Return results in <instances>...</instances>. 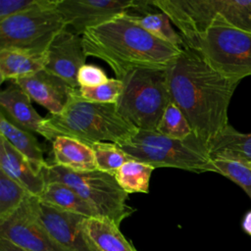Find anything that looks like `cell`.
<instances>
[{"label": "cell", "mask_w": 251, "mask_h": 251, "mask_svg": "<svg viewBox=\"0 0 251 251\" xmlns=\"http://www.w3.org/2000/svg\"><path fill=\"white\" fill-rule=\"evenodd\" d=\"M0 107V113L14 125L25 130L36 132L51 142L54 140L46 118H42L35 111L30 97L18 84L9 82L7 87L1 91Z\"/></svg>", "instance_id": "obj_14"}, {"label": "cell", "mask_w": 251, "mask_h": 251, "mask_svg": "<svg viewBox=\"0 0 251 251\" xmlns=\"http://www.w3.org/2000/svg\"><path fill=\"white\" fill-rule=\"evenodd\" d=\"M10 82L22 87L31 100L47 109L50 115L61 114L73 93L77 89L45 70Z\"/></svg>", "instance_id": "obj_15"}, {"label": "cell", "mask_w": 251, "mask_h": 251, "mask_svg": "<svg viewBox=\"0 0 251 251\" xmlns=\"http://www.w3.org/2000/svg\"><path fill=\"white\" fill-rule=\"evenodd\" d=\"M0 251H28V250L21 248L15 245L14 243H12L11 241L0 237Z\"/></svg>", "instance_id": "obj_32"}, {"label": "cell", "mask_w": 251, "mask_h": 251, "mask_svg": "<svg viewBox=\"0 0 251 251\" xmlns=\"http://www.w3.org/2000/svg\"><path fill=\"white\" fill-rule=\"evenodd\" d=\"M39 0H0V21L27 11Z\"/></svg>", "instance_id": "obj_31"}, {"label": "cell", "mask_w": 251, "mask_h": 251, "mask_svg": "<svg viewBox=\"0 0 251 251\" xmlns=\"http://www.w3.org/2000/svg\"><path fill=\"white\" fill-rule=\"evenodd\" d=\"M242 228L248 235L251 236V210L247 212L243 218Z\"/></svg>", "instance_id": "obj_33"}, {"label": "cell", "mask_w": 251, "mask_h": 251, "mask_svg": "<svg viewBox=\"0 0 251 251\" xmlns=\"http://www.w3.org/2000/svg\"><path fill=\"white\" fill-rule=\"evenodd\" d=\"M116 103L120 115L139 130H156L172 102L167 69H137L126 74Z\"/></svg>", "instance_id": "obj_4"}, {"label": "cell", "mask_w": 251, "mask_h": 251, "mask_svg": "<svg viewBox=\"0 0 251 251\" xmlns=\"http://www.w3.org/2000/svg\"><path fill=\"white\" fill-rule=\"evenodd\" d=\"M90 147L94 152L97 170L113 176L125 163L133 160L115 143L96 142Z\"/></svg>", "instance_id": "obj_28"}, {"label": "cell", "mask_w": 251, "mask_h": 251, "mask_svg": "<svg viewBox=\"0 0 251 251\" xmlns=\"http://www.w3.org/2000/svg\"><path fill=\"white\" fill-rule=\"evenodd\" d=\"M126 14L84 31L86 56L106 62L120 80L137 69H167L182 49L153 36Z\"/></svg>", "instance_id": "obj_2"}, {"label": "cell", "mask_w": 251, "mask_h": 251, "mask_svg": "<svg viewBox=\"0 0 251 251\" xmlns=\"http://www.w3.org/2000/svg\"><path fill=\"white\" fill-rule=\"evenodd\" d=\"M133 160L154 168L170 167L194 173L213 172L208 148L194 134L184 140L162 135L156 130H139L118 145Z\"/></svg>", "instance_id": "obj_5"}, {"label": "cell", "mask_w": 251, "mask_h": 251, "mask_svg": "<svg viewBox=\"0 0 251 251\" xmlns=\"http://www.w3.org/2000/svg\"><path fill=\"white\" fill-rule=\"evenodd\" d=\"M38 199L52 207L78 214L86 218L99 217L93 208L85 202L73 188L59 181L47 182Z\"/></svg>", "instance_id": "obj_22"}, {"label": "cell", "mask_w": 251, "mask_h": 251, "mask_svg": "<svg viewBox=\"0 0 251 251\" xmlns=\"http://www.w3.org/2000/svg\"><path fill=\"white\" fill-rule=\"evenodd\" d=\"M42 173L46 183L59 181L73 188L99 217L112 220L118 226L135 210L126 204L128 194L119 185L115 176L95 170L76 172L47 163Z\"/></svg>", "instance_id": "obj_7"}, {"label": "cell", "mask_w": 251, "mask_h": 251, "mask_svg": "<svg viewBox=\"0 0 251 251\" xmlns=\"http://www.w3.org/2000/svg\"><path fill=\"white\" fill-rule=\"evenodd\" d=\"M163 11L185 43L193 47L199 46L217 17L236 28L251 31V0H168Z\"/></svg>", "instance_id": "obj_6"}, {"label": "cell", "mask_w": 251, "mask_h": 251, "mask_svg": "<svg viewBox=\"0 0 251 251\" xmlns=\"http://www.w3.org/2000/svg\"><path fill=\"white\" fill-rule=\"evenodd\" d=\"M53 164L76 172L95 171L96 162L92 148L77 139L58 136L52 141Z\"/></svg>", "instance_id": "obj_19"}, {"label": "cell", "mask_w": 251, "mask_h": 251, "mask_svg": "<svg viewBox=\"0 0 251 251\" xmlns=\"http://www.w3.org/2000/svg\"><path fill=\"white\" fill-rule=\"evenodd\" d=\"M198 51L224 75L241 81L251 75V31L217 17L202 35Z\"/></svg>", "instance_id": "obj_9"}, {"label": "cell", "mask_w": 251, "mask_h": 251, "mask_svg": "<svg viewBox=\"0 0 251 251\" xmlns=\"http://www.w3.org/2000/svg\"><path fill=\"white\" fill-rule=\"evenodd\" d=\"M29 195L23 185L0 170V223L14 214Z\"/></svg>", "instance_id": "obj_26"}, {"label": "cell", "mask_w": 251, "mask_h": 251, "mask_svg": "<svg viewBox=\"0 0 251 251\" xmlns=\"http://www.w3.org/2000/svg\"><path fill=\"white\" fill-rule=\"evenodd\" d=\"M126 15L158 39L181 49L184 47L182 36L173 28L169 17L156 7L141 13H126Z\"/></svg>", "instance_id": "obj_23"}, {"label": "cell", "mask_w": 251, "mask_h": 251, "mask_svg": "<svg viewBox=\"0 0 251 251\" xmlns=\"http://www.w3.org/2000/svg\"><path fill=\"white\" fill-rule=\"evenodd\" d=\"M82 228L96 251H136L121 232L120 226L108 218H85Z\"/></svg>", "instance_id": "obj_18"}, {"label": "cell", "mask_w": 251, "mask_h": 251, "mask_svg": "<svg viewBox=\"0 0 251 251\" xmlns=\"http://www.w3.org/2000/svg\"><path fill=\"white\" fill-rule=\"evenodd\" d=\"M86 58L82 36L67 27L48 45L44 70L77 88V73L86 64Z\"/></svg>", "instance_id": "obj_12"}, {"label": "cell", "mask_w": 251, "mask_h": 251, "mask_svg": "<svg viewBox=\"0 0 251 251\" xmlns=\"http://www.w3.org/2000/svg\"><path fill=\"white\" fill-rule=\"evenodd\" d=\"M156 131L170 138L184 140L193 135V130L181 110L173 101L165 109Z\"/></svg>", "instance_id": "obj_25"}, {"label": "cell", "mask_w": 251, "mask_h": 251, "mask_svg": "<svg viewBox=\"0 0 251 251\" xmlns=\"http://www.w3.org/2000/svg\"><path fill=\"white\" fill-rule=\"evenodd\" d=\"M0 135L25 156L37 172H42L47 162L44 160L43 150L37 138L30 131L14 125L0 113Z\"/></svg>", "instance_id": "obj_20"}, {"label": "cell", "mask_w": 251, "mask_h": 251, "mask_svg": "<svg viewBox=\"0 0 251 251\" xmlns=\"http://www.w3.org/2000/svg\"><path fill=\"white\" fill-rule=\"evenodd\" d=\"M108 80L109 78L104 70L93 64L83 65L77 73V84L79 87H94Z\"/></svg>", "instance_id": "obj_30"}, {"label": "cell", "mask_w": 251, "mask_h": 251, "mask_svg": "<svg viewBox=\"0 0 251 251\" xmlns=\"http://www.w3.org/2000/svg\"><path fill=\"white\" fill-rule=\"evenodd\" d=\"M37 197L29 195L4 222L0 237L28 251H69L58 244L42 225L36 210Z\"/></svg>", "instance_id": "obj_10"}, {"label": "cell", "mask_w": 251, "mask_h": 251, "mask_svg": "<svg viewBox=\"0 0 251 251\" xmlns=\"http://www.w3.org/2000/svg\"><path fill=\"white\" fill-rule=\"evenodd\" d=\"M82 98L96 103L116 104L123 92V81L118 78H109L103 84L94 87H79Z\"/></svg>", "instance_id": "obj_29"}, {"label": "cell", "mask_w": 251, "mask_h": 251, "mask_svg": "<svg viewBox=\"0 0 251 251\" xmlns=\"http://www.w3.org/2000/svg\"><path fill=\"white\" fill-rule=\"evenodd\" d=\"M0 170L23 185L30 195L39 197L46 185L42 172H37L28 160L0 135Z\"/></svg>", "instance_id": "obj_16"}, {"label": "cell", "mask_w": 251, "mask_h": 251, "mask_svg": "<svg viewBox=\"0 0 251 251\" xmlns=\"http://www.w3.org/2000/svg\"><path fill=\"white\" fill-rule=\"evenodd\" d=\"M36 210L42 225L58 244L69 251H96L82 228L86 217L47 205L38 197Z\"/></svg>", "instance_id": "obj_13"}, {"label": "cell", "mask_w": 251, "mask_h": 251, "mask_svg": "<svg viewBox=\"0 0 251 251\" xmlns=\"http://www.w3.org/2000/svg\"><path fill=\"white\" fill-rule=\"evenodd\" d=\"M59 0H39L25 12L0 21V49L46 51L52 39L67 28L58 11Z\"/></svg>", "instance_id": "obj_8"}, {"label": "cell", "mask_w": 251, "mask_h": 251, "mask_svg": "<svg viewBox=\"0 0 251 251\" xmlns=\"http://www.w3.org/2000/svg\"><path fill=\"white\" fill-rule=\"evenodd\" d=\"M46 64V51L20 48L0 49L1 81H13L30 76L42 70Z\"/></svg>", "instance_id": "obj_17"}, {"label": "cell", "mask_w": 251, "mask_h": 251, "mask_svg": "<svg viewBox=\"0 0 251 251\" xmlns=\"http://www.w3.org/2000/svg\"><path fill=\"white\" fill-rule=\"evenodd\" d=\"M137 0H59L57 9L71 30L82 35L87 28L129 13Z\"/></svg>", "instance_id": "obj_11"}, {"label": "cell", "mask_w": 251, "mask_h": 251, "mask_svg": "<svg viewBox=\"0 0 251 251\" xmlns=\"http://www.w3.org/2000/svg\"><path fill=\"white\" fill-rule=\"evenodd\" d=\"M167 73L172 101L187 119L194 135L209 148L229 125L227 110L240 81L219 73L191 48H183Z\"/></svg>", "instance_id": "obj_1"}, {"label": "cell", "mask_w": 251, "mask_h": 251, "mask_svg": "<svg viewBox=\"0 0 251 251\" xmlns=\"http://www.w3.org/2000/svg\"><path fill=\"white\" fill-rule=\"evenodd\" d=\"M54 139L68 136L89 146L96 142L123 144L138 129L123 118L116 104H102L81 97L78 88L71 96L67 106L59 115L46 118Z\"/></svg>", "instance_id": "obj_3"}, {"label": "cell", "mask_w": 251, "mask_h": 251, "mask_svg": "<svg viewBox=\"0 0 251 251\" xmlns=\"http://www.w3.org/2000/svg\"><path fill=\"white\" fill-rule=\"evenodd\" d=\"M213 173H218L240 186L251 199V165L226 158L211 159Z\"/></svg>", "instance_id": "obj_27"}, {"label": "cell", "mask_w": 251, "mask_h": 251, "mask_svg": "<svg viewBox=\"0 0 251 251\" xmlns=\"http://www.w3.org/2000/svg\"><path fill=\"white\" fill-rule=\"evenodd\" d=\"M210 159L226 158L251 165V133H243L232 126L221 132L208 148Z\"/></svg>", "instance_id": "obj_21"}, {"label": "cell", "mask_w": 251, "mask_h": 251, "mask_svg": "<svg viewBox=\"0 0 251 251\" xmlns=\"http://www.w3.org/2000/svg\"><path fill=\"white\" fill-rule=\"evenodd\" d=\"M154 167L139 161L125 163L115 174L119 185L127 193H148Z\"/></svg>", "instance_id": "obj_24"}]
</instances>
